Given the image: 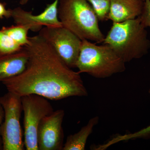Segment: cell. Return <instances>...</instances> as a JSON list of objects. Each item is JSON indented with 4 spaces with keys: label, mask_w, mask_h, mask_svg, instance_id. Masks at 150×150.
I'll return each instance as SVG.
<instances>
[{
    "label": "cell",
    "mask_w": 150,
    "mask_h": 150,
    "mask_svg": "<svg viewBox=\"0 0 150 150\" xmlns=\"http://www.w3.org/2000/svg\"><path fill=\"white\" fill-rule=\"evenodd\" d=\"M29 40L24 46L28 55L25 69L2 82L8 91L21 97L35 94L52 100L88 95L80 73L68 67L46 40L38 35Z\"/></svg>",
    "instance_id": "6da1fadb"
},
{
    "label": "cell",
    "mask_w": 150,
    "mask_h": 150,
    "mask_svg": "<svg viewBox=\"0 0 150 150\" xmlns=\"http://www.w3.org/2000/svg\"><path fill=\"white\" fill-rule=\"evenodd\" d=\"M103 43L125 63L141 59L150 49L147 31L139 17L122 22H113Z\"/></svg>",
    "instance_id": "7a4b0ae2"
},
{
    "label": "cell",
    "mask_w": 150,
    "mask_h": 150,
    "mask_svg": "<svg viewBox=\"0 0 150 150\" xmlns=\"http://www.w3.org/2000/svg\"><path fill=\"white\" fill-rule=\"evenodd\" d=\"M58 18L63 27L81 40L101 43L105 36L100 29L98 18L87 0H59Z\"/></svg>",
    "instance_id": "3957f363"
},
{
    "label": "cell",
    "mask_w": 150,
    "mask_h": 150,
    "mask_svg": "<svg viewBox=\"0 0 150 150\" xmlns=\"http://www.w3.org/2000/svg\"><path fill=\"white\" fill-rule=\"evenodd\" d=\"M125 62L105 44L97 46L82 40L76 64L79 72L88 74L98 79H105L126 70Z\"/></svg>",
    "instance_id": "277c9868"
},
{
    "label": "cell",
    "mask_w": 150,
    "mask_h": 150,
    "mask_svg": "<svg viewBox=\"0 0 150 150\" xmlns=\"http://www.w3.org/2000/svg\"><path fill=\"white\" fill-rule=\"evenodd\" d=\"M0 104L4 109V117L0 128L3 150H24L20 124L23 110L21 97L8 91L0 97Z\"/></svg>",
    "instance_id": "5b68a950"
},
{
    "label": "cell",
    "mask_w": 150,
    "mask_h": 150,
    "mask_svg": "<svg viewBox=\"0 0 150 150\" xmlns=\"http://www.w3.org/2000/svg\"><path fill=\"white\" fill-rule=\"evenodd\" d=\"M47 98L35 94L21 96L24 112V145L27 150H38L37 133L40 121L54 111Z\"/></svg>",
    "instance_id": "8992f818"
},
{
    "label": "cell",
    "mask_w": 150,
    "mask_h": 150,
    "mask_svg": "<svg viewBox=\"0 0 150 150\" xmlns=\"http://www.w3.org/2000/svg\"><path fill=\"white\" fill-rule=\"evenodd\" d=\"M38 35L54 48L68 67L76 68L82 41L79 38L63 26H44Z\"/></svg>",
    "instance_id": "52a82bcc"
},
{
    "label": "cell",
    "mask_w": 150,
    "mask_h": 150,
    "mask_svg": "<svg viewBox=\"0 0 150 150\" xmlns=\"http://www.w3.org/2000/svg\"><path fill=\"white\" fill-rule=\"evenodd\" d=\"M64 111L59 109L46 115L40 121L38 129V150H61L63 148L62 123Z\"/></svg>",
    "instance_id": "ba28073f"
},
{
    "label": "cell",
    "mask_w": 150,
    "mask_h": 150,
    "mask_svg": "<svg viewBox=\"0 0 150 150\" xmlns=\"http://www.w3.org/2000/svg\"><path fill=\"white\" fill-rule=\"evenodd\" d=\"M58 4L59 0H55L47 5L43 12L38 15H33L32 12L20 7L10 9L11 17L17 25L24 26L33 32H39L43 26L60 27L62 25L58 18Z\"/></svg>",
    "instance_id": "9c48e42d"
},
{
    "label": "cell",
    "mask_w": 150,
    "mask_h": 150,
    "mask_svg": "<svg viewBox=\"0 0 150 150\" xmlns=\"http://www.w3.org/2000/svg\"><path fill=\"white\" fill-rule=\"evenodd\" d=\"M144 5L143 0H110L108 19L121 23L137 18L142 14Z\"/></svg>",
    "instance_id": "30bf717a"
},
{
    "label": "cell",
    "mask_w": 150,
    "mask_h": 150,
    "mask_svg": "<svg viewBox=\"0 0 150 150\" xmlns=\"http://www.w3.org/2000/svg\"><path fill=\"white\" fill-rule=\"evenodd\" d=\"M28 59L24 46L16 52L0 54V82L21 74L26 68Z\"/></svg>",
    "instance_id": "8fae6325"
},
{
    "label": "cell",
    "mask_w": 150,
    "mask_h": 150,
    "mask_svg": "<svg viewBox=\"0 0 150 150\" xmlns=\"http://www.w3.org/2000/svg\"><path fill=\"white\" fill-rule=\"evenodd\" d=\"M98 121L99 118L98 116L93 117L90 119L87 124L77 133L68 136L62 150H85L88 139Z\"/></svg>",
    "instance_id": "7c38bea8"
},
{
    "label": "cell",
    "mask_w": 150,
    "mask_h": 150,
    "mask_svg": "<svg viewBox=\"0 0 150 150\" xmlns=\"http://www.w3.org/2000/svg\"><path fill=\"white\" fill-rule=\"evenodd\" d=\"M1 30L21 46H26L30 43L28 33L29 30L23 25H12L9 27H3Z\"/></svg>",
    "instance_id": "4fadbf2b"
},
{
    "label": "cell",
    "mask_w": 150,
    "mask_h": 150,
    "mask_svg": "<svg viewBox=\"0 0 150 150\" xmlns=\"http://www.w3.org/2000/svg\"><path fill=\"white\" fill-rule=\"evenodd\" d=\"M149 93L150 95V89L149 91ZM149 137H150V125L139 131L134 133L116 136L106 144H104V146L105 148H108L111 145L114 144L119 142L129 141V140L136 139H141V138L147 139Z\"/></svg>",
    "instance_id": "5bb4252c"
},
{
    "label": "cell",
    "mask_w": 150,
    "mask_h": 150,
    "mask_svg": "<svg viewBox=\"0 0 150 150\" xmlns=\"http://www.w3.org/2000/svg\"><path fill=\"white\" fill-rule=\"evenodd\" d=\"M91 4L98 20L101 21L108 20L110 0H87Z\"/></svg>",
    "instance_id": "9a60e30c"
},
{
    "label": "cell",
    "mask_w": 150,
    "mask_h": 150,
    "mask_svg": "<svg viewBox=\"0 0 150 150\" xmlns=\"http://www.w3.org/2000/svg\"><path fill=\"white\" fill-rule=\"evenodd\" d=\"M23 47L16 43L1 30H0V54L16 52L21 49Z\"/></svg>",
    "instance_id": "2e32d148"
},
{
    "label": "cell",
    "mask_w": 150,
    "mask_h": 150,
    "mask_svg": "<svg viewBox=\"0 0 150 150\" xmlns=\"http://www.w3.org/2000/svg\"><path fill=\"white\" fill-rule=\"evenodd\" d=\"M139 17L142 25L146 28H150V0H144V9Z\"/></svg>",
    "instance_id": "e0dca14e"
},
{
    "label": "cell",
    "mask_w": 150,
    "mask_h": 150,
    "mask_svg": "<svg viewBox=\"0 0 150 150\" xmlns=\"http://www.w3.org/2000/svg\"><path fill=\"white\" fill-rule=\"evenodd\" d=\"M4 17L9 18H11L10 9H6L4 5L2 3H0V19Z\"/></svg>",
    "instance_id": "ac0fdd59"
},
{
    "label": "cell",
    "mask_w": 150,
    "mask_h": 150,
    "mask_svg": "<svg viewBox=\"0 0 150 150\" xmlns=\"http://www.w3.org/2000/svg\"><path fill=\"white\" fill-rule=\"evenodd\" d=\"M4 117V111L2 106L0 104V128L1 125L2 123L3 118ZM1 136V135H0ZM3 149L2 142L1 138L0 137V150Z\"/></svg>",
    "instance_id": "d6986e66"
},
{
    "label": "cell",
    "mask_w": 150,
    "mask_h": 150,
    "mask_svg": "<svg viewBox=\"0 0 150 150\" xmlns=\"http://www.w3.org/2000/svg\"><path fill=\"white\" fill-rule=\"evenodd\" d=\"M29 1V0H20V4L21 5H24L26 4Z\"/></svg>",
    "instance_id": "ffe728a7"
},
{
    "label": "cell",
    "mask_w": 150,
    "mask_h": 150,
    "mask_svg": "<svg viewBox=\"0 0 150 150\" xmlns=\"http://www.w3.org/2000/svg\"><path fill=\"white\" fill-rule=\"evenodd\" d=\"M143 1H144V0H143Z\"/></svg>",
    "instance_id": "44dd1931"
}]
</instances>
